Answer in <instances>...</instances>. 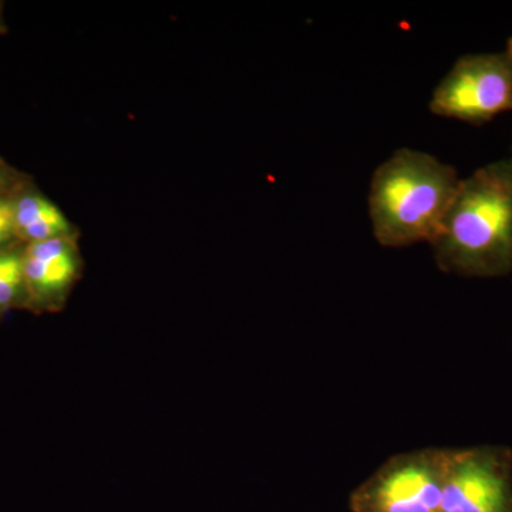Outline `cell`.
Listing matches in <instances>:
<instances>
[{
	"instance_id": "obj_1",
	"label": "cell",
	"mask_w": 512,
	"mask_h": 512,
	"mask_svg": "<svg viewBox=\"0 0 512 512\" xmlns=\"http://www.w3.org/2000/svg\"><path fill=\"white\" fill-rule=\"evenodd\" d=\"M446 272L498 276L512 269V157L461 180L433 241Z\"/></svg>"
},
{
	"instance_id": "obj_2",
	"label": "cell",
	"mask_w": 512,
	"mask_h": 512,
	"mask_svg": "<svg viewBox=\"0 0 512 512\" xmlns=\"http://www.w3.org/2000/svg\"><path fill=\"white\" fill-rule=\"evenodd\" d=\"M460 184L457 171L436 157L409 148L396 151L370 184V218L379 244H433Z\"/></svg>"
},
{
	"instance_id": "obj_3",
	"label": "cell",
	"mask_w": 512,
	"mask_h": 512,
	"mask_svg": "<svg viewBox=\"0 0 512 512\" xmlns=\"http://www.w3.org/2000/svg\"><path fill=\"white\" fill-rule=\"evenodd\" d=\"M448 450L390 458L352 497L353 512H440Z\"/></svg>"
},
{
	"instance_id": "obj_4",
	"label": "cell",
	"mask_w": 512,
	"mask_h": 512,
	"mask_svg": "<svg viewBox=\"0 0 512 512\" xmlns=\"http://www.w3.org/2000/svg\"><path fill=\"white\" fill-rule=\"evenodd\" d=\"M430 110L474 124L512 111L511 50L458 59L434 90Z\"/></svg>"
},
{
	"instance_id": "obj_5",
	"label": "cell",
	"mask_w": 512,
	"mask_h": 512,
	"mask_svg": "<svg viewBox=\"0 0 512 512\" xmlns=\"http://www.w3.org/2000/svg\"><path fill=\"white\" fill-rule=\"evenodd\" d=\"M440 512H512L510 461L503 451H450Z\"/></svg>"
},
{
	"instance_id": "obj_6",
	"label": "cell",
	"mask_w": 512,
	"mask_h": 512,
	"mask_svg": "<svg viewBox=\"0 0 512 512\" xmlns=\"http://www.w3.org/2000/svg\"><path fill=\"white\" fill-rule=\"evenodd\" d=\"M79 254L73 235L23 245L26 305L47 308L76 279Z\"/></svg>"
},
{
	"instance_id": "obj_7",
	"label": "cell",
	"mask_w": 512,
	"mask_h": 512,
	"mask_svg": "<svg viewBox=\"0 0 512 512\" xmlns=\"http://www.w3.org/2000/svg\"><path fill=\"white\" fill-rule=\"evenodd\" d=\"M13 231L20 245L73 235L63 212L29 184L13 197Z\"/></svg>"
},
{
	"instance_id": "obj_8",
	"label": "cell",
	"mask_w": 512,
	"mask_h": 512,
	"mask_svg": "<svg viewBox=\"0 0 512 512\" xmlns=\"http://www.w3.org/2000/svg\"><path fill=\"white\" fill-rule=\"evenodd\" d=\"M26 302L23 245L0 249V315Z\"/></svg>"
},
{
	"instance_id": "obj_9",
	"label": "cell",
	"mask_w": 512,
	"mask_h": 512,
	"mask_svg": "<svg viewBox=\"0 0 512 512\" xmlns=\"http://www.w3.org/2000/svg\"><path fill=\"white\" fill-rule=\"evenodd\" d=\"M28 184V177L0 158V200L13 197Z\"/></svg>"
},
{
	"instance_id": "obj_10",
	"label": "cell",
	"mask_w": 512,
	"mask_h": 512,
	"mask_svg": "<svg viewBox=\"0 0 512 512\" xmlns=\"http://www.w3.org/2000/svg\"><path fill=\"white\" fill-rule=\"evenodd\" d=\"M13 197L0 200V249L18 244L13 231Z\"/></svg>"
},
{
	"instance_id": "obj_11",
	"label": "cell",
	"mask_w": 512,
	"mask_h": 512,
	"mask_svg": "<svg viewBox=\"0 0 512 512\" xmlns=\"http://www.w3.org/2000/svg\"><path fill=\"white\" fill-rule=\"evenodd\" d=\"M6 26L2 19V6H0V32H5Z\"/></svg>"
},
{
	"instance_id": "obj_12",
	"label": "cell",
	"mask_w": 512,
	"mask_h": 512,
	"mask_svg": "<svg viewBox=\"0 0 512 512\" xmlns=\"http://www.w3.org/2000/svg\"><path fill=\"white\" fill-rule=\"evenodd\" d=\"M507 49H508V50H511V52H512V37H511V39H510V40H508V43H507Z\"/></svg>"
}]
</instances>
